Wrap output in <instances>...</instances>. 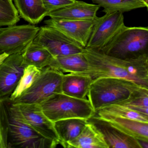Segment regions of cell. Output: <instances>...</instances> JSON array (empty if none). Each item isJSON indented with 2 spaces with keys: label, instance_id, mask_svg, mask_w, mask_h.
Segmentation results:
<instances>
[{
  "label": "cell",
  "instance_id": "obj_31",
  "mask_svg": "<svg viewBox=\"0 0 148 148\" xmlns=\"http://www.w3.org/2000/svg\"><path fill=\"white\" fill-rule=\"evenodd\" d=\"M146 5L148 6V0H141Z\"/></svg>",
  "mask_w": 148,
  "mask_h": 148
},
{
  "label": "cell",
  "instance_id": "obj_26",
  "mask_svg": "<svg viewBox=\"0 0 148 148\" xmlns=\"http://www.w3.org/2000/svg\"><path fill=\"white\" fill-rule=\"evenodd\" d=\"M20 21L13 0H0V27L15 25Z\"/></svg>",
  "mask_w": 148,
  "mask_h": 148
},
{
  "label": "cell",
  "instance_id": "obj_30",
  "mask_svg": "<svg viewBox=\"0 0 148 148\" xmlns=\"http://www.w3.org/2000/svg\"><path fill=\"white\" fill-rule=\"evenodd\" d=\"M9 55L5 53L0 54V64L3 62L4 60L7 58Z\"/></svg>",
  "mask_w": 148,
  "mask_h": 148
},
{
  "label": "cell",
  "instance_id": "obj_14",
  "mask_svg": "<svg viewBox=\"0 0 148 148\" xmlns=\"http://www.w3.org/2000/svg\"><path fill=\"white\" fill-rule=\"evenodd\" d=\"M100 7L77 1L72 5L47 14L51 18L69 20H94Z\"/></svg>",
  "mask_w": 148,
  "mask_h": 148
},
{
  "label": "cell",
  "instance_id": "obj_23",
  "mask_svg": "<svg viewBox=\"0 0 148 148\" xmlns=\"http://www.w3.org/2000/svg\"><path fill=\"white\" fill-rule=\"evenodd\" d=\"M41 70L32 65L26 66L17 86L8 98V101L12 102L30 88L39 76Z\"/></svg>",
  "mask_w": 148,
  "mask_h": 148
},
{
  "label": "cell",
  "instance_id": "obj_7",
  "mask_svg": "<svg viewBox=\"0 0 148 148\" xmlns=\"http://www.w3.org/2000/svg\"><path fill=\"white\" fill-rule=\"evenodd\" d=\"M125 26L123 14L119 12L106 13L97 17L86 49L99 51L108 45Z\"/></svg>",
  "mask_w": 148,
  "mask_h": 148
},
{
  "label": "cell",
  "instance_id": "obj_1",
  "mask_svg": "<svg viewBox=\"0 0 148 148\" xmlns=\"http://www.w3.org/2000/svg\"><path fill=\"white\" fill-rule=\"evenodd\" d=\"M83 53L89 65L88 74L93 79L100 77L119 78L148 88V55L123 59L86 48Z\"/></svg>",
  "mask_w": 148,
  "mask_h": 148
},
{
  "label": "cell",
  "instance_id": "obj_10",
  "mask_svg": "<svg viewBox=\"0 0 148 148\" xmlns=\"http://www.w3.org/2000/svg\"><path fill=\"white\" fill-rule=\"evenodd\" d=\"M12 104L16 113L22 120L46 138L51 140L58 145L60 144L54 123L45 115L40 104Z\"/></svg>",
  "mask_w": 148,
  "mask_h": 148
},
{
  "label": "cell",
  "instance_id": "obj_28",
  "mask_svg": "<svg viewBox=\"0 0 148 148\" xmlns=\"http://www.w3.org/2000/svg\"><path fill=\"white\" fill-rule=\"evenodd\" d=\"M42 1L47 14L51 12L72 5L77 0H42Z\"/></svg>",
  "mask_w": 148,
  "mask_h": 148
},
{
  "label": "cell",
  "instance_id": "obj_2",
  "mask_svg": "<svg viewBox=\"0 0 148 148\" xmlns=\"http://www.w3.org/2000/svg\"><path fill=\"white\" fill-rule=\"evenodd\" d=\"M141 87L143 86L124 79L98 78L91 84L87 98L96 112L106 106L125 100Z\"/></svg>",
  "mask_w": 148,
  "mask_h": 148
},
{
  "label": "cell",
  "instance_id": "obj_15",
  "mask_svg": "<svg viewBox=\"0 0 148 148\" xmlns=\"http://www.w3.org/2000/svg\"><path fill=\"white\" fill-rule=\"evenodd\" d=\"M95 114L137 140L148 141V123L106 114Z\"/></svg>",
  "mask_w": 148,
  "mask_h": 148
},
{
  "label": "cell",
  "instance_id": "obj_29",
  "mask_svg": "<svg viewBox=\"0 0 148 148\" xmlns=\"http://www.w3.org/2000/svg\"><path fill=\"white\" fill-rule=\"evenodd\" d=\"M141 148H148V141L143 140H138Z\"/></svg>",
  "mask_w": 148,
  "mask_h": 148
},
{
  "label": "cell",
  "instance_id": "obj_21",
  "mask_svg": "<svg viewBox=\"0 0 148 148\" xmlns=\"http://www.w3.org/2000/svg\"><path fill=\"white\" fill-rule=\"evenodd\" d=\"M24 64L42 70L50 66L53 57L46 48L33 41L22 53Z\"/></svg>",
  "mask_w": 148,
  "mask_h": 148
},
{
  "label": "cell",
  "instance_id": "obj_27",
  "mask_svg": "<svg viewBox=\"0 0 148 148\" xmlns=\"http://www.w3.org/2000/svg\"><path fill=\"white\" fill-rule=\"evenodd\" d=\"M8 116L5 99L0 98V148H8Z\"/></svg>",
  "mask_w": 148,
  "mask_h": 148
},
{
  "label": "cell",
  "instance_id": "obj_4",
  "mask_svg": "<svg viewBox=\"0 0 148 148\" xmlns=\"http://www.w3.org/2000/svg\"><path fill=\"white\" fill-rule=\"evenodd\" d=\"M43 112L52 122L79 118L88 119L95 114L88 99H80L59 92L40 104Z\"/></svg>",
  "mask_w": 148,
  "mask_h": 148
},
{
  "label": "cell",
  "instance_id": "obj_20",
  "mask_svg": "<svg viewBox=\"0 0 148 148\" xmlns=\"http://www.w3.org/2000/svg\"><path fill=\"white\" fill-rule=\"evenodd\" d=\"M20 17L35 25L47 16V12L42 0H13Z\"/></svg>",
  "mask_w": 148,
  "mask_h": 148
},
{
  "label": "cell",
  "instance_id": "obj_19",
  "mask_svg": "<svg viewBox=\"0 0 148 148\" xmlns=\"http://www.w3.org/2000/svg\"><path fill=\"white\" fill-rule=\"evenodd\" d=\"M88 119L73 118L56 121L54 128L59 139L60 144L66 148V144L76 138L83 130Z\"/></svg>",
  "mask_w": 148,
  "mask_h": 148
},
{
  "label": "cell",
  "instance_id": "obj_22",
  "mask_svg": "<svg viewBox=\"0 0 148 148\" xmlns=\"http://www.w3.org/2000/svg\"><path fill=\"white\" fill-rule=\"evenodd\" d=\"M94 4L104 8L105 13L114 12L123 13L138 8H146V5L141 0H91Z\"/></svg>",
  "mask_w": 148,
  "mask_h": 148
},
{
  "label": "cell",
  "instance_id": "obj_17",
  "mask_svg": "<svg viewBox=\"0 0 148 148\" xmlns=\"http://www.w3.org/2000/svg\"><path fill=\"white\" fill-rule=\"evenodd\" d=\"M48 67L64 74H88L89 65L83 52L80 53L53 58Z\"/></svg>",
  "mask_w": 148,
  "mask_h": 148
},
{
  "label": "cell",
  "instance_id": "obj_3",
  "mask_svg": "<svg viewBox=\"0 0 148 148\" xmlns=\"http://www.w3.org/2000/svg\"><path fill=\"white\" fill-rule=\"evenodd\" d=\"M99 51L118 58H136L148 55V27L124 26Z\"/></svg>",
  "mask_w": 148,
  "mask_h": 148
},
{
  "label": "cell",
  "instance_id": "obj_24",
  "mask_svg": "<svg viewBox=\"0 0 148 148\" xmlns=\"http://www.w3.org/2000/svg\"><path fill=\"white\" fill-rule=\"evenodd\" d=\"M117 104L148 116V88L140 87L133 92L127 99Z\"/></svg>",
  "mask_w": 148,
  "mask_h": 148
},
{
  "label": "cell",
  "instance_id": "obj_11",
  "mask_svg": "<svg viewBox=\"0 0 148 148\" xmlns=\"http://www.w3.org/2000/svg\"><path fill=\"white\" fill-rule=\"evenodd\" d=\"M26 66L22 53L9 55L0 64V98L10 97Z\"/></svg>",
  "mask_w": 148,
  "mask_h": 148
},
{
  "label": "cell",
  "instance_id": "obj_9",
  "mask_svg": "<svg viewBox=\"0 0 148 148\" xmlns=\"http://www.w3.org/2000/svg\"><path fill=\"white\" fill-rule=\"evenodd\" d=\"M33 42L46 48L53 58L80 53L84 49L60 31L47 25L40 27Z\"/></svg>",
  "mask_w": 148,
  "mask_h": 148
},
{
  "label": "cell",
  "instance_id": "obj_16",
  "mask_svg": "<svg viewBox=\"0 0 148 148\" xmlns=\"http://www.w3.org/2000/svg\"><path fill=\"white\" fill-rule=\"evenodd\" d=\"M93 80L88 74L80 73L64 74L62 92L73 97L87 99L89 87Z\"/></svg>",
  "mask_w": 148,
  "mask_h": 148
},
{
  "label": "cell",
  "instance_id": "obj_25",
  "mask_svg": "<svg viewBox=\"0 0 148 148\" xmlns=\"http://www.w3.org/2000/svg\"><path fill=\"white\" fill-rule=\"evenodd\" d=\"M95 114H106L119 117L125 118L135 119L148 123V116L132 110L121 105H111L103 107L96 112Z\"/></svg>",
  "mask_w": 148,
  "mask_h": 148
},
{
  "label": "cell",
  "instance_id": "obj_8",
  "mask_svg": "<svg viewBox=\"0 0 148 148\" xmlns=\"http://www.w3.org/2000/svg\"><path fill=\"white\" fill-rule=\"evenodd\" d=\"M40 30L34 25L9 26L0 31V54L22 53L33 42Z\"/></svg>",
  "mask_w": 148,
  "mask_h": 148
},
{
  "label": "cell",
  "instance_id": "obj_6",
  "mask_svg": "<svg viewBox=\"0 0 148 148\" xmlns=\"http://www.w3.org/2000/svg\"><path fill=\"white\" fill-rule=\"evenodd\" d=\"M64 74L49 67L42 69L39 76L31 87L11 103L40 104L54 93L62 92Z\"/></svg>",
  "mask_w": 148,
  "mask_h": 148
},
{
  "label": "cell",
  "instance_id": "obj_18",
  "mask_svg": "<svg viewBox=\"0 0 148 148\" xmlns=\"http://www.w3.org/2000/svg\"><path fill=\"white\" fill-rule=\"evenodd\" d=\"M66 148H109L102 133L88 122L80 134L66 144Z\"/></svg>",
  "mask_w": 148,
  "mask_h": 148
},
{
  "label": "cell",
  "instance_id": "obj_13",
  "mask_svg": "<svg viewBox=\"0 0 148 148\" xmlns=\"http://www.w3.org/2000/svg\"><path fill=\"white\" fill-rule=\"evenodd\" d=\"M87 121L102 133L109 148H141L137 139L125 134L96 114Z\"/></svg>",
  "mask_w": 148,
  "mask_h": 148
},
{
  "label": "cell",
  "instance_id": "obj_32",
  "mask_svg": "<svg viewBox=\"0 0 148 148\" xmlns=\"http://www.w3.org/2000/svg\"><path fill=\"white\" fill-rule=\"evenodd\" d=\"M1 28H0V31H1Z\"/></svg>",
  "mask_w": 148,
  "mask_h": 148
},
{
  "label": "cell",
  "instance_id": "obj_5",
  "mask_svg": "<svg viewBox=\"0 0 148 148\" xmlns=\"http://www.w3.org/2000/svg\"><path fill=\"white\" fill-rule=\"evenodd\" d=\"M8 116V148H54L57 144L46 138L22 120L12 104L6 101Z\"/></svg>",
  "mask_w": 148,
  "mask_h": 148
},
{
  "label": "cell",
  "instance_id": "obj_12",
  "mask_svg": "<svg viewBox=\"0 0 148 148\" xmlns=\"http://www.w3.org/2000/svg\"><path fill=\"white\" fill-rule=\"evenodd\" d=\"M95 20V19H94ZM94 20H69L50 18L45 25L53 27L85 48L91 34Z\"/></svg>",
  "mask_w": 148,
  "mask_h": 148
}]
</instances>
